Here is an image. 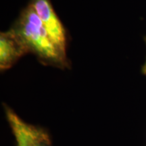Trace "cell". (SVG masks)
<instances>
[{
  "mask_svg": "<svg viewBox=\"0 0 146 146\" xmlns=\"http://www.w3.org/2000/svg\"><path fill=\"white\" fill-rule=\"evenodd\" d=\"M11 30L23 42L28 52L33 53L47 62L57 65L66 64V56L54 44L31 3L22 11Z\"/></svg>",
  "mask_w": 146,
  "mask_h": 146,
  "instance_id": "obj_1",
  "label": "cell"
},
{
  "mask_svg": "<svg viewBox=\"0 0 146 146\" xmlns=\"http://www.w3.org/2000/svg\"><path fill=\"white\" fill-rule=\"evenodd\" d=\"M31 4L41 20L54 44L60 52L66 56L65 29L55 12L50 0H31Z\"/></svg>",
  "mask_w": 146,
  "mask_h": 146,
  "instance_id": "obj_2",
  "label": "cell"
},
{
  "mask_svg": "<svg viewBox=\"0 0 146 146\" xmlns=\"http://www.w3.org/2000/svg\"><path fill=\"white\" fill-rule=\"evenodd\" d=\"M5 110L18 146H43L50 142L48 136L44 131L25 123L10 109L6 108Z\"/></svg>",
  "mask_w": 146,
  "mask_h": 146,
  "instance_id": "obj_3",
  "label": "cell"
},
{
  "mask_svg": "<svg viewBox=\"0 0 146 146\" xmlns=\"http://www.w3.org/2000/svg\"><path fill=\"white\" fill-rule=\"evenodd\" d=\"M28 53L26 47L12 30L1 33L0 67L1 70L10 68L17 60Z\"/></svg>",
  "mask_w": 146,
  "mask_h": 146,
  "instance_id": "obj_4",
  "label": "cell"
},
{
  "mask_svg": "<svg viewBox=\"0 0 146 146\" xmlns=\"http://www.w3.org/2000/svg\"><path fill=\"white\" fill-rule=\"evenodd\" d=\"M142 70H143V73L146 76V61H145V64H144L143 67V69H142Z\"/></svg>",
  "mask_w": 146,
  "mask_h": 146,
  "instance_id": "obj_5",
  "label": "cell"
},
{
  "mask_svg": "<svg viewBox=\"0 0 146 146\" xmlns=\"http://www.w3.org/2000/svg\"><path fill=\"white\" fill-rule=\"evenodd\" d=\"M50 145V142H47V143H45L44 145H43V146H49Z\"/></svg>",
  "mask_w": 146,
  "mask_h": 146,
  "instance_id": "obj_6",
  "label": "cell"
},
{
  "mask_svg": "<svg viewBox=\"0 0 146 146\" xmlns=\"http://www.w3.org/2000/svg\"><path fill=\"white\" fill-rule=\"evenodd\" d=\"M145 41H146V39H145Z\"/></svg>",
  "mask_w": 146,
  "mask_h": 146,
  "instance_id": "obj_7",
  "label": "cell"
}]
</instances>
